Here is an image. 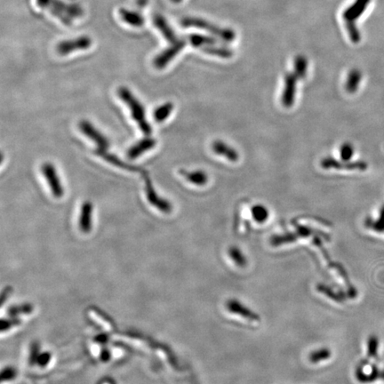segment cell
<instances>
[{
  "instance_id": "cell-1",
  "label": "cell",
  "mask_w": 384,
  "mask_h": 384,
  "mask_svg": "<svg viewBox=\"0 0 384 384\" xmlns=\"http://www.w3.org/2000/svg\"><path fill=\"white\" fill-rule=\"evenodd\" d=\"M118 95H119V98L129 107L133 120L138 124L141 131L147 136L150 135L152 129H151L150 124L147 122L146 118H145V111H144L143 105L141 104L136 98L133 96V94L127 88H119Z\"/></svg>"
},
{
  "instance_id": "cell-2",
  "label": "cell",
  "mask_w": 384,
  "mask_h": 384,
  "mask_svg": "<svg viewBox=\"0 0 384 384\" xmlns=\"http://www.w3.org/2000/svg\"><path fill=\"white\" fill-rule=\"evenodd\" d=\"M370 1L371 0H356L342 14L349 39L354 44H358L361 39L360 31L356 27V21L366 11Z\"/></svg>"
},
{
  "instance_id": "cell-3",
  "label": "cell",
  "mask_w": 384,
  "mask_h": 384,
  "mask_svg": "<svg viewBox=\"0 0 384 384\" xmlns=\"http://www.w3.org/2000/svg\"><path fill=\"white\" fill-rule=\"evenodd\" d=\"M181 24L183 27H193V28H199L205 30L206 32L212 33L213 35L219 37L224 41L231 42L234 40L236 38V33L231 29L221 28L217 25L211 23L208 21H206L204 19L198 17H185L182 19Z\"/></svg>"
},
{
  "instance_id": "cell-4",
  "label": "cell",
  "mask_w": 384,
  "mask_h": 384,
  "mask_svg": "<svg viewBox=\"0 0 384 384\" xmlns=\"http://www.w3.org/2000/svg\"><path fill=\"white\" fill-rule=\"evenodd\" d=\"M46 8L65 25L72 24L74 18L83 14V10L79 6L64 3L60 0H49Z\"/></svg>"
},
{
  "instance_id": "cell-5",
  "label": "cell",
  "mask_w": 384,
  "mask_h": 384,
  "mask_svg": "<svg viewBox=\"0 0 384 384\" xmlns=\"http://www.w3.org/2000/svg\"><path fill=\"white\" fill-rule=\"evenodd\" d=\"M186 45L187 39H179L177 41L171 43V46L164 49L163 52H161L158 56L155 57L153 61L154 66L159 70L164 69V67H167L168 63L185 47Z\"/></svg>"
},
{
  "instance_id": "cell-6",
  "label": "cell",
  "mask_w": 384,
  "mask_h": 384,
  "mask_svg": "<svg viewBox=\"0 0 384 384\" xmlns=\"http://www.w3.org/2000/svg\"><path fill=\"white\" fill-rule=\"evenodd\" d=\"M142 176L144 177V182H145V191H146L148 201L152 206H155L156 208L160 210L162 212H164V213H170L172 211L171 204L168 202V200L161 199L160 197L156 193L155 189H154L152 182H151V179H150L148 172H144Z\"/></svg>"
},
{
  "instance_id": "cell-7",
  "label": "cell",
  "mask_w": 384,
  "mask_h": 384,
  "mask_svg": "<svg viewBox=\"0 0 384 384\" xmlns=\"http://www.w3.org/2000/svg\"><path fill=\"white\" fill-rule=\"evenodd\" d=\"M92 46V39L88 36H81L76 39L64 40L56 46L57 52L61 56H66L70 52L86 50Z\"/></svg>"
},
{
  "instance_id": "cell-8",
  "label": "cell",
  "mask_w": 384,
  "mask_h": 384,
  "mask_svg": "<svg viewBox=\"0 0 384 384\" xmlns=\"http://www.w3.org/2000/svg\"><path fill=\"white\" fill-rule=\"evenodd\" d=\"M321 167L324 169L329 170V169H336V170H360V171H365L367 169V166L366 162L364 161H356V162H344V161L337 160L336 158L333 157H325L321 161Z\"/></svg>"
},
{
  "instance_id": "cell-9",
  "label": "cell",
  "mask_w": 384,
  "mask_h": 384,
  "mask_svg": "<svg viewBox=\"0 0 384 384\" xmlns=\"http://www.w3.org/2000/svg\"><path fill=\"white\" fill-rule=\"evenodd\" d=\"M41 171L45 175L46 181L48 182L49 187L52 190V195L56 198L63 197V188L60 181L59 176L56 173V168L51 163H45L41 167Z\"/></svg>"
},
{
  "instance_id": "cell-10",
  "label": "cell",
  "mask_w": 384,
  "mask_h": 384,
  "mask_svg": "<svg viewBox=\"0 0 384 384\" xmlns=\"http://www.w3.org/2000/svg\"><path fill=\"white\" fill-rule=\"evenodd\" d=\"M298 77L294 73H287L285 76V86L281 96L282 104L286 108H291L295 101L296 82Z\"/></svg>"
},
{
  "instance_id": "cell-11",
  "label": "cell",
  "mask_w": 384,
  "mask_h": 384,
  "mask_svg": "<svg viewBox=\"0 0 384 384\" xmlns=\"http://www.w3.org/2000/svg\"><path fill=\"white\" fill-rule=\"evenodd\" d=\"M79 128L85 135L89 137L91 140L94 141L95 144H97V149L108 150V146H109L108 139H106L98 130L95 129V126H93L92 124H90L87 120H82L79 123Z\"/></svg>"
},
{
  "instance_id": "cell-12",
  "label": "cell",
  "mask_w": 384,
  "mask_h": 384,
  "mask_svg": "<svg viewBox=\"0 0 384 384\" xmlns=\"http://www.w3.org/2000/svg\"><path fill=\"white\" fill-rule=\"evenodd\" d=\"M95 152L99 157H102L104 160L107 161L108 163H111L113 166H115V167H118V168L126 169V170H128V171L138 172V173H140L141 175H143L144 171H145V169H144V168H139V167L133 166V164H126L125 162H123L122 160H120L119 157L114 156L113 154L108 153L107 150L96 149Z\"/></svg>"
},
{
  "instance_id": "cell-13",
  "label": "cell",
  "mask_w": 384,
  "mask_h": 384,
  "mask_svg": "<svg viewBox=\"0 0 384 384\" xmlns=\"http://www.w3.org/2000/svg\"><path fill=\"white\" fill-rule=\"evenodd\" d=\"M153 23L155 27L163 34L164 39L169 42L174 43L178 40L179 38L175 34V31L168 24V21L161 14H156L153 16Z\"/></svg>"
},
{
  "instance_id": "cell-14",
  "label": "cell",
  "mask_w": 384,
  "mask_h": 384,
  "mask_svg": "<svg viewBox=\"0 0 384 384\" xmlns=\"http://www.w3.org/2000/svg\"><path fill=\"white\" fill-rule=\"evenodd\" d=\"M212 149L214 153L223 156L231 162H237L239 159V154L234 148L225 144L223 141L217 140L212 144Z\"/></svg>"
},
{
  "instance_id": "cell-15",
  "label": "cell",
  "mask_w": 384,
  "mask_h": 384,
  "mask_svg": "<svg viewBox=\"0 0 384 384\" xmlns=\"http://www.w3.org/2000/svg\"><path fill=\"white\" fill-rule=\"evenodd\" d=\"M156 144H157V142L155 139L146 137L131 147L129 150L127 151V156L130 159H135L137 157H140L142 154L145 153L148 150L153 149L154 147L156 146Z\"/></svg>"
},
{
  "instance_id": "cell-16",
  "label": "cell",
  "mask_w": 384,
  "mask_h": 384,
  "mask_svg": "<svg viewBox=\"0 0 384 384\" xmlns=\"http://www.w3.org/2000/svg\"><path fill=\"white\" fill-rule=\"evenodd\" d=\"M92 213H93V205L89 201L82 205L81 208L80 218H79V226L81 231L88 232L91 230Z\"/></svg>"
},
{
  "instance_id": "cell-17",
  "label": "cell",
  "mask_w": 384,
  "mask_h": 384,
  "mask_svg": "<svg viewBox=\"0 0 384 384\" xmlns=\"http://www.w3.org/2000/svg\"><path fill=\"white\" fill-rule=\"evenodd\" d=\"M119 16L126 23L132 25V26L140 27L144 24V18L139 13L134 11L121 8L119 10Z\"/></svg>"
},
{
  "instance_id": "cell-18",
  "label": "cell",
  "mask_w": 384,
  "mask_h": 384,
  "mask_svg": "<svg viewBox=\"0 0 384 384\" xmlns=\"http://www.w3.org/2000/svg\"><path fill=\"white\" fill-rule=\"evenodd\" d=\"M180 174L184 178L197 186H204L208 182V176L202 170H196L194 172H188L186 170H181Z\"/></svg>"
},
{
  "instance_id": "cell-19",
  "label": "cell",
  "mask_w": 384,
  "mask_h": 384,
  "mask_svg": "<svg viewBox=\"0 0 384 384\" xmlns=\"http://www.w3.org/2000/svg\"><path fill=\"white\" fill-rule=\"evenodd\" d=\"M362 79V74L359 69H352L349 71L345 83L346 91L349 94H355Z\"/></svg>"
},
{
  "instance_id": "cell-20",
  "label": "cell",
  "mask_w": 384,
  "mask_h": 384,
  "mask_svg": "<svg viewBox=\"0 0 384 384\" xmlns=\"http://www.w3.org/2000/svg\"><path fill=\"white\" fill-rule=\"evenodd\" d=\"M187 40L192 46L199 47V48L216 44V40L213 38H211L208 36L199 35V34H190L188 36Z\"/></svg>"
},
{
  "instance_id": "cell-21",
  "label": "cell",
  "mask_w": 384,
  "mask_h": 384,
  "mask_svg": "<svg viewBox=\"0 0 384 384\" xmlns=\"http://www.w3.org/2000/svg\"><path fill=\"white\" fill-rule=\"evenodd\" d=\"M294 74L298 79H304L307 76L308 60L305 56H297L293 62Z\"/></svg>"
},
{
  "instance_id": "cell-22",
  "label": "cell",
  "mask_w": 384,
  "mask_h": 384,
  "mask_svg": "<svg viewBox=\"0 0 384 384\" xmlns=\"http://www.w3.org/2000/svg\"><path fill=\"white\" fill-rule=\"evenodd\" d=\"M174 109V104L172 102H166L155 109L153 113L154 120L157 123L164 122L166 119L170 116Z\"/></svg>"
},
{
  "instance_id": "cell-23",
  "label": "cell",
  "mask_w": 384,
  "mask_h": 384,
  "mask_svg": "<svg viewBox=\"0 0 384 384\" xmlns=\"http://www.w3.org/2000/svg\"><path fill=\"white\" fill-rule=\"evenodd\" d=\"M203 52H206V53H209L212 56H218L221 58H231V56H233V52L231 51V49L226 48V47H223V46H216L214 45H210V46H204L201 48Z\"/></svg>"
},
{
  "instance_id": "cell-24",
  "label": "cell",
  "mask_w": 384,
  "mask_h": 384,
  "mask_svg": "<svg viewBox=\"0 0 384 384\" xmlns=\"http://www.w3.org/2000/svg\"><path fill=\"white\" fill-rule=\"evenodd\" d=\"M356 378L361 382H369V381L371 382L378 379L384 380V371L379 370L376 367H373L372 373L370 374H366L359 369V371L356 372Z\"/></svg>"
},
{
  "instance_id": "cell-25",
  "label": "cell",
  "mask_w": 384,
  "mask_h": 384,
  "mask_svg": "<svg viewBox=\"0 0 384 384\" xmlns=\"http://www.w3.org/2000/svg\"><path fill=\"white\" fill-rule=\"evenodd\" d=\"M269 210L263 205H255L252 208V216L258 224H263L269 218Z\"/></svg>"
},
{
  "instance_id": "cell-26",
  "label": "cell",
  "mask_w": 384,
  "mask_h": 384,
  "mask_svg": "<svg viewBox=\"0 0 384 384\" xmlns=\"http://www.w3.org/2000/svg\"><path fill=\"white\" fill-rule=\"evenodd\" d=\"M229 309L230 311L236 312L237 314L241 315L243 317L245 318H252V319H258L257 315L254 314L250 310H248L246 308H244L243 305H241L239 303H238L237 300H231L229 304Z\"/></svg>"
},
{
  "instance_id": "cell-27",
  "label": "cell",
  "mask_w": 384,
  "mask_h": 384,
  "mask_svg": "<svg viewBox=\"0 0 384 384\" xmlns=\"http://www.w3.org/2000/svg\"><path fill=\"white\" fill-rule=\"evenodd\" d=\"M365 224L367 228H369L371 230H374V231L384 232V205L381 206L380 216L378 218V220L374 221L368 218L366 220Z\"/></svg>"
},
{
  "instance_id": "cell-28",
  "label": "cell",
  "mask_w": 384,
  "mask_h": 384,
  "mask_svg": "<svg viewBox=\"0 0 384 384\" xmlns=\"http://www.w3.org/2000/svg\"><path fill=\"white\" fill-rule=\"evenodd\" d=\"M353 154H354V148H353L352 144H349V143H345V144H342L340 148V157H341L342 161L349 162L351 159V157H353Z\"/></svg>"
},
{
  "instance_id": "cell-29",
  "label": "cell",
  "mask_w": 384,
  "mask_h": 384,
  "mask_svg": "<svg viewBox=\"0 0 384 384\" xmlns=\"http://www.w3.org/2000/svg\"><path fill=\"white\" fill-rule=\"evenodd\" d=\"M229 253H230L231 258L233 259V261L238 265L244 266L246 263L244 255L242 254V252L239 250V248H237V246H232V248H230Z\"/></svg>"
},
{
  "instance_id": "cell-30",
  "label": "cell",
  "mask_w": 384,
  "mask_h": 384,
  "mask_svg": "<svg viewBox=\"0 0 384 384\" xmlns=\"http://www.w3.org/2000/svg\"><path fill=\"white\" fill-rule=\"evenodd\" d=\"M329 356H330V351L328 349H320L318 351L311 353L310 359H311V362L316 363V362H318L319 360L321 361V360H326V359H328Z\"/></svg>"
},
{
  "instance_id": "cell-31",
  "label": "cell",
  "mask_w": 384,
  "mask_h": 384,
  "mask_svg": "<svg viewBox=\"0 0 384 384\" xmlns=\"http://www.w3.org/2000/svg\"><path fill=\"white\" fill-rule=\"evenodd\" d=\"M379 342L375 336H372L368 341V354L370 356H376L378 352Z\"/></svg>"
},
{
  "instance_id": "cell-32",
  "label": "cell",
  "mask_w": 384,
  "mask_h": 384,
  "mask_svg": "<svg viewBox=\"0 0 384 384\" xmlns=\"http://www.w3.org/2000/svg\"><path fill=\"white\" fill-rule=\"evenodd\" d=\"M296 238V237L293 234L285 235V236H279V237H275L273 238L272 243L274 244H283V243H287L289 241H293Z\"/></svg>"
},
{
  "instance_id": "cell-33",
  "label": "cell",
  "mask_w": 384,
  "mask_h": 384,
  "mask_svg": "<svg viewBox=\"0 0 384 384\" xmlns=\"http://www.w3.org/2000/svg\"><path fill=\"white\" fill-rule=\"evenodd\" d=\"M49 0H36L37 5L41 8H46V5L48 3Z\"/></svg>"
},
{
  "instance_id": "cell-34",
  "label": "cell",
  "mask_w": 384,
  "mask_h": 384,
  "mask_svg": "<svg viewBox=\"0 0 384 384\" xmlns=\"http://www.w3.org/2000/svg\"><path fill=\"white\" fill-rule=\"evenodd\" d=\"M171 1L172 2H173V3L179 4V3H181L182 0H171Z\"/></svg>"
}]
</instances>
